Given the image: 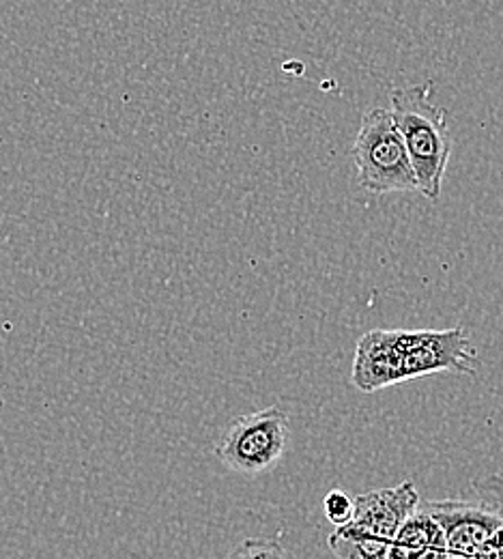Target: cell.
<instances>
[{
  "label": "cell",
  "mask_w": 503,
  "mask_h": 559,
  "mask_svg": "<svg viewBox=\"0 0 503 559\" xmlns=\"http://www.w3.org/2000/svg\"><path fill=\"white\" fill-rule=\"evenodd\" d=\"M431 91L429 82L394 88L390 112L405 142L418 192L436 201L452 155V139L445 110L432 102Z\"/></svg>",
  "instance_id": "1"
},
{
  "label": "cell",
  "mask_w": 503,
  "mask_h": 559,
  "mask_svg": "<svg viewBox=\"0 0 503 559\" xmlns=\"http://www.w3.org/2000/svg\"><path fill=\"white\" fill-rule=\"evenodd\" d=\"M354 164L361 188L372 194L418 192L405 142L390 108H372L361 117L354 142Z\"/></svg>",
  "instance_id": "2"
},
{
  "label": "cell",
  "mask_w": 503,
  "mask_h": 559,
  "mask_svg": "<svg viewBox=\"0 0 503 559\" xmlns=\"http://www.w3.org/2000/svg\"><path fill=\"white\" fill-rule=\"evenodd\" d=\"M287 414L278 407H267L235 419L219 439L216 456L230 472L259 476L276 467L287 452Z\"/></svg>",
  "instance_id": "3"
},
{
  "label": "cell",
  "mask_w": 503,
  "mask_h": 559,
  "mask_svg": "<svg viewBox=\"0 0 503 559\" xmlns=\"http://www.w3.org/2000/svg\"><path fill=\"white\" fill-rule=\"evenodd\" d=\"M478 353L463 328L418 330L407 332L403 341V374L405 381L422 379L436 372L476 374Z\"/></svg>",
  "instance_id": "4"
},
{
  "label": "cell",
  "mask_w": 503,
  "mask_h": 559,
  "mask_svg": "<svg viewBox=\"0 0 503 559\" xmlns=\"http://www.w3.org/2000/svg\"><path fill=\"white\" fill-rule=\"evenodd\" d=\"M422 510L439 525L450 558H471L503 536L502 519L480 501L445 499Z\"/></svg>",
  "instance_id": "5"
},
{
  "label": "cell",
  "mask_w": 503,
  "mask_h": 559,
  "mask_svg": "<svg viewBox=\"0 0 503 559\" xmlns=\"http://www.w3.org/2000/svg\"><path fill=\"white\" fill-rule=\"evenodd\" d=\"M420 508V492L411 480L392 489H376L354 497V516L347 525L392 543L405 521Z\"/></svg>",
  "instance_id": "6"
},
{
  "label": "cell",
  "mask_w": 503,
  "mask_h": 559,
  "mask_svg": "<svg viewBox=\"0 0 503 559\" xmlns=\"http://www.w3.org/2000/svg\"><path fill=\"white\" fill-rule=\"evenodd\" d=\"M405 330H372L363 334L354 357L351 379L363 394L403 383Z\"/></svg>",
  "instance_id": "7"
},
{
  "label": "cell",
  "mask_w": 503,
  "mask_h": 559,
  "mask_svg": "<svg viewBox=\"0 0 503 559\" xmlns=\"http://www.w3.org/2000/svg\"><path fill=\"white\" fill-rule=\"evenodd\" d=\"M392 543L363 534L351 525L336 527V532L327 538L330 551L338 559H385Z\"/></svg>",
  "instance_id": "8"
},
{
  "label": "cell",
  "mask_w": 503,
  "mask_h": 559,
  "mask_svg": "<svg viewBox=\"0 0 503 559\" xmlns=\"http://www.w3.org/2000/svg\"><path fill=\"white\" fill-rule=\"evenodd\" d=\"M392 545L411 554L414 558L427 549H445L439 525L420 508L405 521Z\"/></svg>",
  "instance_id": "9"
},
{
  "label": "cell",
  "mask_w": 503,
  "mask_h": 559,
  "mask_svg": "<svg viewBox=\"0 0 503 559\" xmlns=\"http://www.w3.org/2000/svg\"><path fill=\"white\" fill-rule=\"evenodd\" d=\"M221 559H295L276 538H245Z\"/></svg>",
  "instance_id": "10"
},
{
  "label": "cell",
  "mask_w": 503,
  "mask_h": 559,
  "mask_svg": "<svg viewBox=\"0 0 503 559\" xmlns=\"http://www.w3.org/2000/svg\"><path fill=\"white\" fill-rule=\"evenodd\" d=\"M323 508L330 523H334L336 527H343L354 516V497H349L343 490H330L323 499Z\"/></svg>",
  "instance_id": "11"
},
{
  "label": "cell",
  "mask_w": 503,
  "mask_h": 559,
  "mask_svg": "<svg viewBox=\"0 0 503 559\" xmlns=\"http://www.w3.org/2000/svg\"><path fill=\"white\" fill-rule=\"evenodd\" d=\"M474 490L482 506L493 510L503 521V476L493 474L474 485Z\"/></svg>",
  "instance_id": "12"
},
{
  "label": "cell",
  "mask_w": 503,
  "mask_h": 559,
  "mask_svg": "<svg viewBox=\"0 0 503 559\" xmlns=\"http://www.w3.org/2000/svg\"><path fill=\"white\" fill-rule=\"evenodd\" d=\"M450 559H503V536L500 540H495L493 545H489L487 549H482L480 554L471 556V558H450Z\"/></svg>",
  "instance_id": "13"
},
{
  "label": "cell",
  "mask_w": 503,
  "mask_h": 559,
  "mask_svg": "<svg viewBox=\"0 0 503 559\" xmlns=\"http://www.w3.org/2000/svg\"><path fill=\"white\" fill-rule=\"evenodd\" d=\"M414 559H450V556H447L445 549H427Z\"/></svg>",
  "instance_id": "14"
}]
</instances>
